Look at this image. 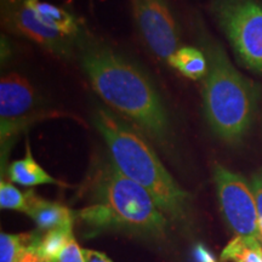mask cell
Wrapping results in <instances>:
<instances>
[{"label": "cell", "mask_w": 262, "mask_h": 262, "mask_svg": "<svg viewBox=\"0 0 262 262\" xmlns=\"http://www.w3.org/2000/svg\"><path fill=\"white\" fill-rule=\"evenodd\" d=\"M37 17L49 28L61 33L64 37H75L79 33V25L77 19L67 10L50 3L40 0H26Z\"/></svg>", "instance_id": "7c38bea8"}, {"label": "cell", "mask_w": 262, "mask_h": 262, "mask_svg": "<svg viewBox=\"0 0 262 262\" xmlns=\"http://www.w3.org/2000/svg\"><path fill=\"white\" fill-rule=\"evenodd\" d=\"M93 123L106 142L114 166L145 188L166 217L185 221L191 196L170 175L145 137L104 108L95 111Z\"/></svg>", "instance_id": "7a4b0ae2"}, {"label": "cell", "mask_w": 262, "mask_h": 262, "mask_svg": "<svg viewBox=\"0 0 262 262\" xmlns=\"http://www.w3.org/2000/svg\"><path fill=\"white\" fill-rule=\"evenodd\" d=\"M258 233H260V238L262 239V217L258 219Z\"/></svg>", "instance_id": "7402d4cb"}, {"label": "cell", "mask_w": 262, "mask_h": 262, "mask_svg": "<svg viewBox=\"0 0 262 262\" xmlns=\"http://www.w3.org/2000/svg\"><path fill=\"white\" fill-rule=\"evenodd\" d=\"M219 202L226 222L241 237L260 238L258 211L253 191L238 173L216 165L214 171Z\"/></svg>", "instance_id": "52a82bcc"}, {"label": "cell", "mask_w": 262, "mask_h": 262, "mask_svg": "<svg viewBox=\"0 0 262 262\" xmlns=\"http://www.w3.org/2000/svg\"><path fill=\"white\" fill-rule=\"evenodd\" d=\"M221 257L232 262H262V247L256 238L237 235L226 245Z\"/></svg>", "instance_id": "9a60e30c"}, {"label": "cell", "mask_w": 262, "mask_h": 262, "mask_svg": "<svg viewBox=\"0 0 262 262\" xmlns=\"http://www.w3.org/2000/svg\"><path fill=\"white\" fill-rule=\"evenodd\" d=\"M169 64L178 70L185 77L193 80H199L208 73V58L198 49L183 47L180 48L170 58Z\"/></svg>", "instance_id": "5bb4252c"}, {"label": "cell", "mask_w": 262, "mask_h": 262, "mask_svg": "<svg viewBox=\"0 0 262 262\" xmlns=\"http://www.w3.org/2000/svg\"><path fill=\"white\" fill-rule=\"evenodd\" d=\"M39 241L34 233L0 234V262H41Z\"/></svg>", "instance_id": "8fae6325"}, {"label": "cell", "mask_w": 262, "mask_h": 262, "mask_svg": "<svg viewBox=\"0 0 262 262\" xmlns=\"http://www.w3.org/2000/svg\"><path fill=\"white\" fill-rule=\"evenodd\" d=\"M73 238V228H56L45 232L38 247L41 262H57L58 256Z\"/></svg>", "instance_id": "2e32d148"}, {"label": "cell", "mask_w": 262, "mask_h": 262, "mask_svg": "<svg viewBox=\"0 0 262 262\" xmlns=\"http://www.w3.org/2000/svg\"><path fill=\"white\" fill-rule=\"evenodd\" d=\"M146 44L159 60L170 61L180 48V33L166 0H131Z\"/></svg>", "instance_id": "ba28073f"}, {"label": "cell", "mask_w": 262, "mask_h": 262, "mask_svg": "<svg viewBox=\"0 0 262 262\" xmlns=\"http://www.w3.org/2000/svg\"><path fill=\"white\" fill-rule=\"evenodd\" d=\"M4 15L8 24L19 34L52 52L66 54L67 37L42 24L26 0H4Z\"/></svg>", "instance_id": "9c48e42d"}, {"label": "cell", "mask_w": 262, "mask_h": 262, "mask_svg": "<svg viewBox=\"0 0 262 262\" xmlns=\"http://www.w3.org/2000/svg\"><path fill=\"white\" fill-rule=\"evenodd\" d=\"M27 215L34 220L40 231L56 228H73V212L67 206L49 202L33 193Z\"/></svg>", "instance_id": "30bf717a"}, {"label": "cell", "mask_w": 262, "mask_h": 262, "mask_svg": "<svg viewBox=\"0 0 262 262\" xmlns=\"http://www.w3.org/2000/svg\"><path fill=\"white\" fill-rule=\"evenodd\" d=\"M27 155L25 158L15 160L11 165L9 166V178L12 182L18 183V185L26 186V187H32V186L39 185H60L56 179L51 178L49 173L41 168L39 164L33 158L31 147L27 143Z\"/></svg>", "instance_id": "4fadbf2b"}, {"label": "cell", "mask_w": 262, "mask_h": 262, "mask_svg": "<svg viewBox=\"0 0 262 262\" xmlns=\"http://www.w3.org/2000/svg\"><path fill=\"white\" fill-rule=\"evenodd\" d=\"M78 215L94 231L126 229L147 235H162L169 222L153 196L124 176L113 163L103 165L97 172L93 203Z\"/></svg>", "instance_id": "3957f363"}, {"label": "cell", "mask_w": 262, "mask_h": 262, "mask_svg": "<svg viewBox=\"0 0 262 262\" xmlns=\"http://www.w3.org/2000/svg\"><path fill=\"white\" fill-rule=\"evenodd\" d=\"M208 73L203 98L206 119L212 131L228 142L243 137L253 122L257 88L235 70L221 48H208Z\"/></svg>", "instance_id": "277c9868"}, {"label": "cell", "mask_w": 262, "mask_h": 262, "mask_svg": "<svg viewBox=\"0 0 262 262\" xmlns=\"http://www.w3.org/2000/svg\"><path fill=\"white\" fill-rule=\"evenodd\" d=\"M80 63L98 96L134 125L162 143L171 135L168 111L148 78L102 45H89Z\"/></svg>", "instance_id": "6da1fadb"}, {"label": "cell", "mask_w": 262, "mask_h": 262, "mask_svg": "<svg viewBox=\"0 0 262 262\" xmlns=\"http://www.w3.org/2000/svg\"><path fill=\"white\" fill-rule=\"evenodd\" d=\"M32 191L21 192L14 185L2 180L0 182V206L2 209L9 210H17L27 214L31 199L33 195Z\"/></svg>", "instance_id": "e0dca14e"}, {"label": "cell", "mask_w": 262, "mask_h": 262, "mask_svg": "<svg viewBox=\"0 0 262 262\" xmlns=\"http://www.w3.org/2000/svg\"><path fill=\"white\" fill-rule=\"evenodd\" d=\"M57 262H85L83 250L79 248L74 238L71 239L67 247L63 249L57 258Z\"/></svg>", "instance_id": "ac0fdd59"}, {"label": "cell", "mask_w": 262, "mask_h": 262, "mask_svg": "<svg viewBox=\"0 0 262 262\" xmlns=\"http://www.w3.org/2000/svg\"><path fill=\"white\" fill-rule=\"evenodd\" d=\"M85 262H113L107 255L96 250H90V249H84L83 250Z\"/></svg>", "instance_id": "44dd1931"}, {"label": "cell", "mask_w": 262, "mask_h": 262, "mask_svg": "<svg viewBox=\"0 0 262 262\" xmlns=\"http://www.w3.org/2000/svg\"><path fill=\"white\" fill-rule=\"evenodd\" d=\"M251 191L256 202L258 216L262 217V173L254 176L253 182H251Z\"/></svg>", "instance_id": "d6986e66"}, {"label": "cell", "mask_w": 262, "mask_h": 262, "mask_svg": "<svg viewBox=\"0 0 262 262\" xmlns=\"http://www.w3.org/2000/svg\"><path fill=\"white\" fill-rule=\"evenodd\" d=\"M193 256L195 262H217L210 250H208L203 244H196L193 250Z\"/></svg>", "instance_id": "ffe728a7"}, {"label": "cell", "mask_w": 262, "mask_h": 262, "mask_svg": "<svg viewBox=\"0 0 262 262\" xmlns=\"http://www.w3.org/2000/svg\"><path fill=\"white\" fill-rule=\"evenodd\" d=\"M212 11L241 61L262 72V5L257 0H215Z\"/></svg>", "instance_id": "5b68a950"}, {"label": "cell", "mask_w": 262, "mask_h": 262, "mask_svg": "<svg viewBox=\"0 0 262 262\" xmlns=\"http://www.w3.org/2000/svg\"><path fill=\"white\" fill-rule=\"evenodd\" d=\"M37 94L31 83L17 73L0 81V145L2 159L8 156L19 134L39 116Z\"/></svg>", "instance_id": "8992f818"}]
</instances>
